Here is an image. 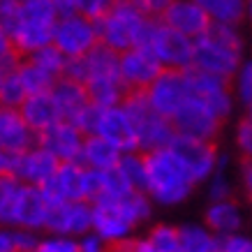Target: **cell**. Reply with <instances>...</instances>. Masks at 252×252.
I'll return each instance as SVG.
<instances>
[{
	"label": "cell",
	"mask_w": 252,
	"mask_h": 252,
	"mask_svg": "<svg viewBox=\"0 0 252 252\" xmlns=\"http://www.w3.org/2000/svg\"><path fill=\"white\" fill-rule=\"evenodd\" d=\"M243 63L245 37L243 32L238 31V26L213 23L206 35L194 39V65H192V69L231 81Z\"/></svg>",
	"instance_id": "cell-1"
},
{
	"label": "cell",
	"mask_w": 252,
	"mask_h": 252,
	"mask_svg": "<svg viewBox=\"0 0 252 252\" xmlns=\"http://www.w3.org/2000/svg\"><path fill=\"white\" fill-rule=\"evenodd\" d=\"M194 188V178L171 148L146 155V194L155 206H181L192 197Z\"/></svg>",
	"instance_id": "cell-2"
},
{
	"label": "cell",
	"mask_w": 252,
	"mask_h": 252,
	"mask_svg": "<svg viewBox=\"0 0 252 252\" xmlns=\"http://www.w3.org/2000/svg\"><path fill=\"white\" fill-rule=\"evenodd\" d=\"M151 23L153 19L134 7L130 0H118L97 21L99 44L114 49L116 54H125L130 49L144 46Z\"/></svg>",
	"instance_id": "cell-3"
},
{
	"label": "cell",
	"mask_w": 252,
	"mask_h": 252,
	"mask_svg": "<svg viewBox=\"0 0 252 252\" xmlns=\"http://www.w3.org/2000/svg\"><path fill=\"white\" fill-rule=\"evenodd\" d=\"M61 14L56 0H21V21L12 32L16 54L28 58L39 49L54 44V31Z\"/></svg>",
	"instance_id": "cell-4"
},
{
	"label": "cell",
	"mask_w": 252,
	"mask_h": 252,
	"mask_svg": "<svg viewBox=\"0 0 252 252\" xmlns=\"http://www.w3.org/2000/svg\"><path fill=\"white\" fill-rule=\"evenodd\" d=\"M123 107L130 116L132 125H134L139 153L148 155L155 153V151H164L178 137L174 130V123L155 111L153 104L146 97V93H127Z\"/></svg>",
	"instance_id": "cell-5"
},
{
	"label": "cell",
	"mask_w": 252,
	"mask_h": 252,
	"mask_svg": "<svg viewBox=\"0 0 252 252\" xmlns=\"http://www.w3.org/2000/svg\"><path fill=\"white\" fill-rule=\"evenodd\" d=\"M144 46L158 56V61L162 63L164 69L185 72V69H192V65H194V39L171 31L160 19H153Z\"/></svg>",
	"instance_id": "cell-6"
},
{
	"label": "cell",
	"mask_w": 252,
	"mask_h": 252,
	"mask_svg": "<svg viewBox=\"0 0 252 252\" xmlns=\"http://www.w3.org/2000/svg\"><path fill=\"white\" fill-rule=\"evenodd\" d=\"M99 44L97 21H93L84 14L61 16L54 31V46L67 61L84 58Z\"/></svg>",
	"instance_id": "cell-7"
},
{
	"label": "cell",
	"mask_w": 252,
	"mask_h": 252,
	"mask_svg": "<svg viewBox=\"0 0 252 252\" xmlns=\"http://www.w3.org/2000/svg\"><path fill=\"white\" fill-rule=\"evenodd\" d=\"M146 97L153 104V109L158 114H162L164 118H174L183 104L192 97L190 88V74L188 69H164L160 77L155 79V84L146 91Z\"/></svg>",
	"instance_id": "cell-8"
},
{
	"label": "cell",
	"mask_w": 252,
	"mask_h": 252,
	"mask_svg": "<svg viewBox=\"0 0 252 252\" xmlns=\"http://www.w3.org/2000/svg\"><path fill=\"white\" fill-rule=\"evenodd\" d=\"M174 130L178 137L188 139H199V141H213L218 139L222 130V118L208 107L204 99H199L192 95L183 104V109L171 118Z\"/></svg>",
	"instance_id": "cell-9"
},
{
	"label": "cell",
	"mask_w": 252,
	"mask_h": 252,
	"mask_svg": "<svg viewBox=\"0 0 252 252\" xmlns=\"http://www.w3.org/2000/svg\"><path fill=\"white\" fill-rule=\"evenodd\" d=\"M174 155L183 162V167L188 169V174L194 178V183L201 185L220 169V158L218 146L213 141H199V139H188V137H176L174 144L169 146Z\"/></svg>",
	"instance_id": "cell-10"
},
{
	"label": "cell",
	"mask_w": 252,
	"mask_h": 252,
	"mask_svg": "<svg viewBox=\"0 0 252 252\" xmlns=\"http://www.w3.org/2000/svg\"><path fill=\"white\" fill-rule=\"evenodd\" d=\"M93 231V204L88 201H58L51 204L44 234L81 238Z\"/></svg>",
	"instance_id": "cell-11"
},
{
	"label": "cell",
	"mask_w": 252,
	"mask_h": 252,
	"mask_svg": "<svg viewBox=\"0 0 252 252\" xmlns=\"http://www.w3.org/2000/svg\"><path fill=\"white\" fill-rule=\"evenodd\" d=\"M93 231L102 236L109 245L123 243L134 238V222L127 218V213L121 206V197H102L93 204Z\"/></svg>",
	"instance_id": "cell-12"
},
{
	"label": "cell",
	"mask_w": 252,
	"mask_h": 252,
	"mask_svg": "<svg viewBox=\"0 0 252 252\" xmlns=\"http://www.w3.org/2000/svg\"><path fill=\"white\" fill-rule=\"evenodd\" d=\"M162 72V63L146 46H137L121 54V79L127 93H146Z\"/></svg>",
	"instance_id": "cell-13"
},
{
	"label": "cell",
	"mask_w": 252,
	"mask_h": 252,
	"mask_svg": "<svg viewBox=\"0 0 252 252\" xmlns=\"http://www.w3.org/2000/svg\"><path fill=\"white\" fill-rule=\"evenodd\" d=\"M49 208H51V201L42 188L21 185L19 197L14 201V211H12V229H28L35 234H44Z\"/></svg>",
	"instance_id": "cell-14"
},
{
	"label": "cell",
	"mask_w": 252,
	"mask_h": 252,
	"mask_svg": "<svg viewBox=\"0 0 252 252\" xmlns=\"http://www.w3.org/2000/svg\"><path fill=\"white\" fill-rule=\"evenodd\" d=\"M51 204L88 201V169L81 162H67L56 169L54 178L42 188ZM91 204V201H88Z\"/></svg>",
	"instance_id": "cell-15"
},
{
	"label": "cell",
	"mask_w": 252,
	"mask_h": 252,
	"mask_svg": "<svg viewBox=\"0 0 252 252\" xmlns=\"http://www.w3.org/2000/svg\"><path fill=\"white\" fill-rule=\"evenodd\" d=\"M84 141H86V134L79 130L74 123H67V121L56 123L49 130L37 134V146L44 148L49 155H54L61 164L79 162Z\"/></svg>",
	"instance_id": "cell-16"
},
{
	"label": "cell",
	"mask_w": 252,
	"mask_h": 252,
	"mask_svg": "<svg viewBox=\"0 0 252 252\" xmlns=\"http://www.w3.org/2000/svg\"><path fill=\"white\" fill-rule=\"evenodd\" d=\"M58 167H61V162L56 160L54 155H49L44 148H39V146H32L26 153L12 158L9 174L14 176L21 185L44 188V185L54 178Z\"/></svg>",
	"instance_id": "cell-17"
},
{
	"label": "cell",
	"mask_w": 252,
	"mask_h": 252,
	"mask_svg": "<svg viewBox=\"0 0 252 252\" xmlns=\"http://www.w3.org/2000/svg\"><path fill=\"white\" fill-rule=\"evenodd\" d=\"M160 21L190 39H199L213 26L211 16L197 0H174L167 7V12L160 16Z\"/></svg>",
	"instance_id": "cell-18"
},
{
	"label": "cell",
	"mask_w": 252,
	"mask_h": 252,
	"mask_svg": "<svg viewBox=\"0 0 252 252\" xmlns=\"http://www.w3.org/2000/svg\"><path fill=\"white\" fill-rule=\"evenodd\" d=\"M97 137L107 139L114 146H118L123 153H132L137 151V134H134V125H132L130 116L125 111V107H99L97 123H95V132Z\"/></svg>",
	"instance_id": "cell-19"
},
{
	"label": "cell",
	"mask_w": 252,
	"mask_h": 252,
	"mask_svg": "<svg viewBox=\"0 0 252 252\" xmlns=\"http://www.w3.org/2000/svg\"><path fill=\"white\" fill-rule=\"evenodd\" d=\"M32 146H37V134L31 130L21 111L0 107V151L9 158H16Z\"/></svg>",
	"instance_id": "cell-20"
},
{
	"label": "cell",
	"mask_w": 252,
	"mask_h": 252,
	"mask_svg": "<svg viewBox=\"0 0 252 252\" xmlns=\"http://www.w3.org/2000/svg\"><path fill=\"white\" fill-rule=\"evenodd\" d=\"M51 95H54L56 107L61 111V121H67V123H77L79 116L93 104L86 86L69 77L58 79L54 84V88H51Z\"/></svg>",
	"instance_id": "cell-21"
},
{
	"label": "cell",
	"mask_w": 252,
	"mask_h": 252,
	"mask_svg": "<svg viewBox=\"0 0 252 252\" xmlns=\"http://www.w3.org/2000/svg\"><path fill=\"white\" fill-rule=\"evenodd\" d=\"M204 224L213 231L218 238L238 234L243 227V208L236 199H224V201H208Z\"/></svg>",
	"instance_id": "cell-22"
},
{
	"label": "cell",
	"mask_w": 252,
	"mask_h": 252,
	"mask_svg": "<svg viewBox=\"0 0 252 252\" xmlns=\"http://www.w3.org/2000/svg\"><path fill=\"white\" fill-rule=\"evenodd\" d=\"M123 151L118 146H114L107 139L97 137V134H91L86 137L84 148H81V155H79V162L84 164L86 169L91 171H99V174H107V171H114L118 167V162L123 158Z\"/></svg>",
	"instance_id": "cell-23"
},
{
	"label": "cell",
	"mask_w": 252,
	"mask_h": 252,
	"mask_svg": "<svg viewBox=\"0 0 252 252\" xmlns=\"http://www.w3.org/2000/svg\"><path fill=\"white\" fill-rule=\"evenodd\" d=\"M19 111H21V116L26 118V123L31 125V130L35 134H42L51 125L61 123V111L56 107V99L51 95V91L28 95V99L23 102V107Z\"/></svg>",
	"instance_id": "cell-24"
},
{
	"label": "cell",
	"mask_w": 252,
	"mask_h": 252,
	"mask_svg": "<svg viewBox=\"0 0 252 252\" xmlns=\"http://www.w3.org/2000/svg\"><path fill=\"white\" fill-rule=\"evenodd\" d=\"M181 231V252H218L220 238L199 222H185L178 227Z\"/></svg>",
	"instance_id": "cell-25"
},
{
	"label": "cell",
	"mask_w": 252,
	"mask_h": 252,
	"mask_svg": "<svg viewBox=\"0 0 252 252\" xmlns=\"http://www.w3.org/2000/svg\"><path fill=\"white\" fill-rule=\"evenodd\" d=\"M213 23L241 26L245 19V0H197Z\"/></svg>",
	"instance_id": "cell-26"
},
{
	"label": "cell",
	"mask_w": 252,
	"mask_h": 252,
	"mask_svg": "<svg viewBox=\"0 0 252 252\" xmlns=\"http://www.w3.org/2000/svg\"><path fill=\"white\" fill-rule=\"evenodd\" d=\"M116 171L123 176V181L134 192H146V155L139 151L125 153L118 162Z\"/></svg>",
	"instance_id": "cell-27"
},
{
	"label": "cell",
	"mask_w": 252,
	"mask_h": 252,
	"mask_svg": "<svg viewBox=\"0 0 252 252\" xmlns=\"http://www.w3.org/2000/svg\"><path fill=\"white\" fill-rule=\"evenodd\" d=\"M16 72H19V77H21V81H23V86H26L28 95L49 93L51 88H54V84H56V79L51 77V74H46L44 69L39 67L35 61H31V58H23V61H19Z\"/></svg>",
	"instance_id": "cell-28"
},
{
	"label": "cell",
	"mask_w": 252,
	"mask_h": 252,
	"mask_svg": "<svg viewBox=\"0 0 252 252\" xmlns=\"http://www.w3.org/2000/svg\"><path fill=\"white\" fill-rule=\"evenodd\" d=\"M146 243L158 252H181V231L176 224L158 222L146 231Z\"/></svg>",
	"instance_id": "cell-29"
},
{
	"label": "cell",
	"mask_w": 252,
	"mask_h": 252,
	"mask_svg": "<svg viewBox=\"0 0 252 252\" xmlns=\"http://www.w3.org/2000/svg\"><path fill=\"white\" fill-rule=\"evenodd\" d=\"M204 185H206L208 201L234 199V181H231V176H229V160H227L224 155L220 158V169H218Z\"/></svg>",
	"instance_id": "cell-30"
},
{
	"label": "cell",
	"mask_w": 252,
	"mask_h": 252,
	"mask_svg": "<svg viewBox=\"0 0 252 252\" xmlns=\"http://www.w3.org/2000/svg\"><path fill=\"white\" fill-rule=\"evenodd\" d=\"M26 99H28V91H26L19 72H16V67L9 69L7 77L2 79V86H0V107L21 109Z\"/></svg>",
	"instance_id": "cell-31"
},
{
	"label": "cell",
	"mask_w": 252,
	"mask_h": 252,
	"mask_svg": "<svg viewBox=\"0 0 252 252\" xmlns=\"http://www.w3.org/2000/svg\"><path fill=\"white\" fill-rule=\"evenodd\" d=\"M28 58L37 63L39 67L44 69L46 74H51L56 81L65 77V69H67V63H69L54 44H49V46H44V49H39L37 54L28 56Z\"/></svg>",
	"instance_id": "cell-32"
},
{
	"label": "cell",
	"mask_w": 252,
	"mask_h": 252,
	"mask_svg": "<svg viewBox=\"0 0 252 252\" xmlns=\"http://www.w3.org/2000/svg\"><path fill=\"white\" fill-rule=\"evenodd\" d=\"M231 91L243 109L252 104V58H245V63L236 72V77L231 79Z\"/></svg>",
	"instance_id": "cell-33"
},
{
	"label": "cell",
	"mask_w": 252,
	"mask_h": 252,
	"mask_svg": "<svg viewBox=\"0 0 252 252\" xmlns=\"http://www.w3.org/2000/svg\"><path fill=\"white\" fill-rule=\"evenodd\" d=\"M32 252H79V238L42 234Z\"/></svg>",
	"instance_id": "cell-34"
},
{
	"label": "cell",
	"mask_w": 252,
	"mask_h": 252,
	"mask_svg": "<svg viewBox=\"0 0 252 252\" xmlns=\"http://www.w3.org/2000/svg\"><path fill=\"white\" fill-rule=\"evenodd\" d=\"M234 144H236V151L241 153L243 162H252V121L250 118L243 116V118L236 123Z\"/></svg>",
	"instance_id": "cell-35"
},
{
	"label": "cell",
	"mask_w": 252,
	"mask_h": 252,
	"mask_svg": "<svg viewBox=\"0 0 252 252\" xmlns=\"http://www.w3.org/2000/svg\"><path fill=\"white\" fill-rule=\"evenodd\" d=\"M21 21V0H0V26L9 37Z\"/></svg>",
	"instance_id": "cell-36"
},
{
	"label": "cell",
	"mask_w": 252,
	"mask_h": 252,
	"mask_svg": "<svg viewBox=\"0 0 252 252\" xmlns=\"http://www.w3.org/2000/svg\"><path fill=\"white\" fill-rule=\"evenodd\" d=\"M116 2L118 0H74V9H77V14H84L93 21H99Z\"/></svg>",
	"instance_id": "cell-37"
},
{
	"label": "cell",
	"mask_w": 252,
	"mask_h": 252,
	"mask_svg": "<svg viewBox=\"0 0 252 252\" xmlns=\"http://www.w3.org/2000/svg\"><path fill=\"white\" fill-rule=\"evenodd\" d=\"M220 252H252V238L245 234H231L220 238Z\"/></svg>",
	"instance_id": "cell-38"
},
{
	"label": "cell",
	"mask_w": 252,
	"mask_h": 252,
	"mask_svg": "<svg viewBox=\"0 0 252 252\" xmlns=\"http://www.w3.org/2000/svg\"><path fill=\"white\" fill-rule=\"evenodd\" d=\"M130 2L137 9H141L146 16H151V19H160L174 0H130Z\"/></svg>",
	"instance_id": "cell-39"
},
{
	"label": "cell",
	"mask_w": 252,
	"mask_h": 252,
	"mask_svg": "<svg viewBox=\"0 0 252 252\" xmlns=\"http://www.w3.org/2000/svg\"><path fill=\"white\" fill-rule=\"evenodd\" d=\"M109 250H111V245L102 236H97L95 231L79 238V252H109Z\"/></svg>",
	"instance_id": "cell-40"
},
{
	"label": "cell",
	"mask_w": 252,
	"mask_h": 252,
	"mask_svg": "<svg viewBox=\"0 0 252 252\" xmlns=\"http://www.w3.org/2000/svg\"><path fill=\"white\" fill-rule=\"evenodd\" d=\"M0 63H7V65H19V54H16L12 37H9L5 28L0 26Z\"/></svg>",
	"instance_id": "cell-41"
},
{
	"label": "cell",
	"mask_w": 252,
	"mask_h": 252,
	"mask_svg": "<svg viewBox=\"0 0 252 252\" xmlns=\"http://www.w3.org/2000/svg\"><path fill=\"white\" fill-rule=\"evenodd\" d=\"M0 252H19V245H16V229L0 224Z\"/></svg>",
	"instance_id": "cell-42"
},
{
	"label": "cell",
	"mask_w": 252,
	"mask_h": 252,
	"mask_svg": "<svg viewBox=\"0 0 252 252\" xmlns=\"http://www.w3.org/2000/svg\"><path fill=\"white\" fill-rule=\"evenodd\" d=\"M241 183H243V190L248 194V199L252 201V162H243V167H241Z\"/></svg>",
	"instance_id": "cell-43"
},
{
	"label": "cell",
	"mask_w": 252,
	"mask_h": 252,
	"mask_svg": "<svg viewBox=\"0 0 252 252\" xmlns=\"http://www.w3.org/2000/svg\"><path fill=\"white\" fill-rule=\"evenodd\" d=\"M109 252H139V238H130V241H123V243L111 245Z\"/></svg>",
	"instance_id": "cell-44"
},
{
	"label": "cell",
	"mask_w": 252,
	"mask_h": 252,
	"mask_svg": "<svg viewBox=\"0 0 252 252\" xmlns=\"http://www.w3.org/2000/svg\"><path fill=\"white\" fill-rule=\"evenodd\" d=\"M9 169H12V158L0 151V176H2V174H9Z\"/></svg>",
	"instance_id": "cell-45"
},
{
	"label": "cell",
	"mask_w": 252,
	"mask_h": 252,
	"mask_svg": "<svg viewBox=\"0 0 252 252\" xmlns=\"http://www.w3.org/2000/svg\"><path fill=\"white\" fill-rule=\"evenodd\" d=\"M16 65H7V63H0V86H2V79L7 77L9 69H14Z\"/></svg>",
	"instance_id": "cell-46"
},
{
	"label": "cell",
	"mask_w": 252,
	"mask_h": 252,
	"mask_svg": "<svg viewBox=\"0 0 252 252\" xmlns=\"http://www.w3.org/2000/svg\"><path fill=\"white\" fill-rule=\"evenodd\" d=\"M139 252H158V250H153L151 245L146 243V238H139Z\"/></svg>",
	"instance_id": "cell-47"
},
{
	"label": "cell",
	"mask_w": 252,
	"mask_h": 252,
	"mask_svg": "<svg viewBox=\"0 0 252 252\" xmlns=\"http://www.w3.org/2000/svg\"><path fill=\"white\" fill-rule=\"evenodd\" d=\"M245 19L252 23V0H245Z\"/></svg>",
	"instance_id": "cell-48"
},
{
	"label": "cell",
	"mask_w": 252,
	"mask_h": 252,
	"mask_svg": "<svg viewBox=\"0 0 252 252\" xmlns=\"http://www.w3.org/2000/svg\"><path fill=\"white\" fill-rule=\"evenodd\" d=\"M245 118H250V121H252V104L245 109Z\"/></svg>",
	"instance_id": "cell-49"
},
{
	"label": "cell",
	"mask_w": 252,
	"mask_h": 252,
	"mask_svg": "<svg viewBox=\"0 0 252 252\" xmlns=\"http://www.w3.org/2000/svg\"><path fill=\"white\" fill-rule=\"evenodd\" d=\"M218 252H220V250H218Z\"/></svg>",
	"instance_id": "cell-50"
}]
</instances>
